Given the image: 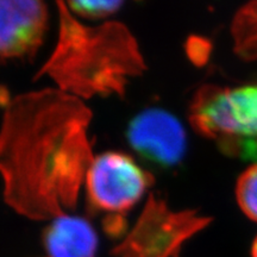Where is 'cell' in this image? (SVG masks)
Returning <instances> with one entry per match:
<instances>
[{
    "label": "cell",
    "instance_id": "7c38bea8",
    "mask_svg": "<svg viewBox=\"0 0 257 257\" xmlns=\"http://www.w3.org/2000/svg\"><path fill=\"white\" fill-rule=\"evenodd\" d=\"M251 252H252V257H257V237L255 238V242L252 244Z\"/></svg>",
    "mask_w": 257,
    "mask_h": 257
},
{
    "label": "cell",
    "instance_id": "7a4b0ae2",
    "mask_svg": "<svg viewBox=\"0 0 257 257\" xmlns=\"http://www.w3.org/2000/svg\"><path fill=\"white\" fill-rule=\"evenodd\" d=\"M59 35L53 53L38 70L56 88L81 99L124 96L131 80L147 69L138 42L126 25L106 21L82 23L66 3H57Z\"/></svg>",
    "mask_w": 257,
    "mask_h": 257
},
{
    "label": "cell",
    "instance_id": "277c9868",
    "mask_svg": "<svg viewBox=\"0 0 257 257\" xmlns=\"http://www.w3.org/2000/svg\"><path fill=\"white\" fill-rule=\"evenodd\" d=\"M153 181V176L130 156L102 153L94 157L86 175L88 206L96 213L107 214L106 230L119 237L124 233V216L142 200Z\"/></svg>",
    "mask_w": 257,
    "mask_h": 257
},
{
    "label": "cell",
    "instance_id": "5b68a950",
    "mask_svg": "<svg viewBox=\"0 0 257 257\" xmlns=\"http://www.w3.org/2000/svg\"><path fill=\"white\" fill-rule=\"evenodd\" d=\"M210 219L194 210H172L165 199L149 194L134 227L113 249L114 257H180L182 246Z\"/></svg>",
    "mask_w": 257,
    "mask_h": 257
},
{
    "label": "cell",
    "instance_id": "ba28073f",
    "mask_svg": "<svg viewBox=\"0 0 257 257\" xmlns=\"http://www.w3.org/2000/svg\"><path fill=\"white\" fill-rule=\"evenodd\" d=\"M42 240L44 257H95L99 245L91 223L69 213L51 219Z\"/></svg>",
    "mask_w": 257,
    "mask_h": 257
},
{
    "label": "cell",
    "instance_id": "6da1fadb",
    "mask_svg": "<svg viewBox=\"0 0 257 257\" xmlns=\"http://www.w3.org/2000/svg\"><path fill=\"white\" fill-rule=\"evenodd\" d=\"M92 111L76 96L43 88L11 98L0 124L4 200L32 220L73 210L94 160Z\"/></svg>",
    "mask_w": 257,
    "mask_h": 257
},
{
    "label": "cell",
    "instance_id": "8fae6325",
    "mask_svg": "<svg viewBox=\"0 0 257 257\" xmlns=\"http://www.w3.org/2000/svg\"><path fill=\"white\" fill-rule=\"evenodd\" d=\"M70 11L78 18L99 19L108 18L119 11L121 2H69L66 3Z\"/></svg>",
    "mask_w": 257,
    "mask_h": 257
},
{
    "label": "cell",
    "instance_id": "52a82bcc",
    "mask_svg": "<svg viewBox=\"0 0 257 257\" xmlns=\"http://www.w3.org/2000/svg\"><path fill=\"white\" fill-rule=\"evenodd\" d=\"M48 9L35 0H0V62L36 55L44 40Z\"/></svg>",
    "mask_w": 257,
    "mask_h": 257
},
{
    "label": "cell",
    "instance_id": "30bf717a",
    "mask_svg": "<svg viewBox=\"0 0 257 257\" xmlns=\"http://www.w3.org/2000/svg\"><path fill=\"white\" fill-rule=\"evenodd\" d=\"M233 30L239 50L246 51L257 47V6L240 12Z\"/></svg>",
    "mask_w": 257,
    "mask_h": 257
},
{
    "label": "cell",
    "instance_id": "9c48e42d",
    "mask_svg": "<svg viewBox=\"0 0 257 257\" xmlns=\"http://www.w3.org/2000/svg\"><path fill=\"white\" fill-rule=\"evenodd\" d=\"M237 201L250 219L257 221V163L250 166L237 182Z\"/></svg>",
    "mask_w": 257,
    "mask_h": 257
},
{
    "label": "cell",
    "instance_id": "8992f818",
    "mask_svg": "<svg viewBox=\"0 0 257 257\" xmlns=\"http://www.w3.org/2000/svg\"><path fill=\"white\" fill-rule=\"evenodd\" d=\"M126 140L142 159L163 168L179 165L187 148L181 121L170 112L157 107L135 115L127 125Z\"/></svg>",
    "mask_w": 257,
    "mask_h": 257
},
{
    "label": "cell",
    "instance_id": "3957f363",
    "mask_svg": "<svg viewBox=\"0 0 257 257\" xmlns=\"http://www.w3.org/2000/svg\"><path fill=\"white\" fill-rule=\"evenodd\" d=\"M189 121L227 152L257 157V83L200 88L189 106Z\"/></svg>",
    "mask_w": 257,
    "mask_h": 257
}]
</instances>
